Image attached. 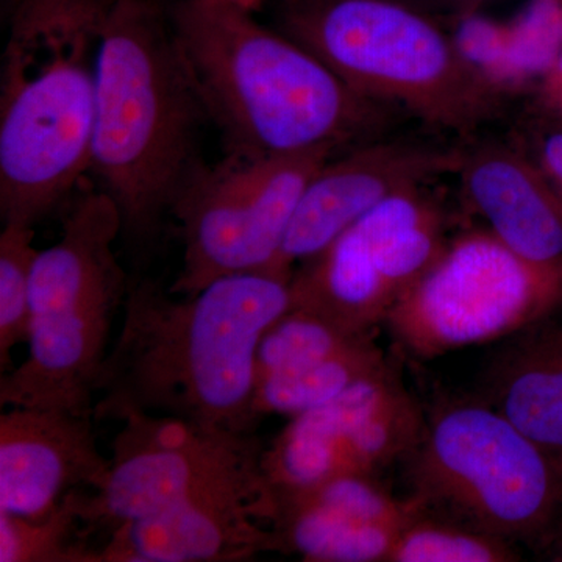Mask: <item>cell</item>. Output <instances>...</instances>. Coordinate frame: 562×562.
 <instances>
[{
  "label": "cell",
  "mask_w": 562,
  "mask_h": 562,
  "mask_svg": "<svg viewBox=\"0 0 562 562\" xmlns=\"http://www.w3.org/2000/svg\"><path fill=\"white\" fill-rule=\"evenodd\" d=\"M94 417L60 408L11 406L0 416V513L46 519L72 492L94 491L110 460Z\"/></svg>",
  "instance_id": "14"
},
{
  "label": "cell",
  "mask_w": 562,
  "mask_h": 562,
  "mask_svg": "<svg viewBox=\"0 0 562 562\" xmlns=\"http://www.w3.org/2000/svg\"><path fill=\"white\" fill-rule=\"evenodd\" d=\"M480 398L562 468V319L514 335L484 372Z\"/></svg>",
  "instance_id": "18"
},
{
  "label": "cell",
  "mask_w": 562,
  "mask_h": 562,
  "mask_svg": "<svg viewBox=\"0 0 562 562\" xmlns=\"http://www.w3.org/2000/svg\"><path fill=\"white\" fill-rule=\"evenodd\" d=\"M335 151H228L216 166L199 165L169 213L183 239V265L169 291L191 295L224 277L272 272L306 184Z\"/></svg>",
  "instance_id": "9"
},
{
  "label": "cell",
  "mask_w": 562,
  "mask_h": 562,
  "mask_svg": "<svg viewBox=\"0 0 562 562\" xmlns=\"http://www.w3.org/2000/svg\"><path fill=\"white\" fill-rule=\"evenodd\" d=\"M169 20L206 116L231 151L338 150L382 125V103L362 98L312 50L255 20L247 3L179 0Z\"/></svg>",
  "instance_id": "2"
},
{
  "label": "cell",
  "mask_w": 562,
  "mask_h": 562,
  "mask_svg": "<svg viewBox=\"0 0 562 562\" xmlns=\"http://www.w3.org/2000/svg\"><path fill=\"white\" fill-rule=\"evenodd\" d=\"M121 424L105 482L76 494L88 532H111L217 492L269 491L261 465L265 446L255 431L150 414H133Z\"/></svg>",
  "instance_id": "10"
},
{
  "label": "cell",
  "mask_w": 562,
  "mask_h": 562,
  "mask_svg": "<svg viewBox=\"0 0 562 562\" xmlns=\"http://www.w3.org/2000/svg\"><path fill=\"white\" fill-rule=\"evenodd\" d=\"M513 542L447 517L422 513L392 549L387 562H512L519 561Z\"/></svg>",
  "instance_id": "21"
},
{
  "label": "cell",
  "mask_w": 562,
  "mask_h": 562,
  "mask_svg": "<svg viewBox=\"0 0 562 562\" xmlns=\"http://www.w3.org/2000/svg\"><path fill=\"white\" fill-rule=\"evenodd\" d=\"M31 225L9 222L0 233V368L11 369V350L29 341L32 273L38 249Z\"/></svg>",
  "instance_id": "22"
},
{
  "label": "cell",
  "mask_w": 562,
  "mask_h": 562,
  "mask_svg": "<svg viewBox=\"0 0 562 562\" xmlns=\"http://www.w3.org/2000/svg\"><path fill=\"white\" fill-rule=\"evenodd\" d=\"M390 368L383 350L373 341V333H366L342 349L295 362L258 380L255 416L258 420L271 414L299 416Z\"/></svg>",
  "instance_id": "19"
},
{
  "label": "cell",
  "mask_w": 562,
  "mask_h": 562,
  "mask_svg": "<svg viewBox=\"0 0 562 562\" xmlns=\"http://www.w3.org/2000/svg\"><path fill=\"white\" fill-rule=\"evenodd\" d=\"M406 5L439 20V18H452V20H465L473 16L476 10L491 0H401Z\"/></svg>",
  "instance_id": "25"
},
{
  "label": "cell",
  "mask_w": 562,
  "mask_h": 562,
  "mask_svg": "<svg viewBox=\"0 0 562 562\" xmlns=\"http://www.w3.org/2000/svg\"><path fill=\"white\" fill-rule=\"evenodd\" d=\"M403 465L425 512L505 541L539 542L562 520L561 465L480 397L436 403Z\"/></svg>",
  "instance_id": "7"
},
{
  "label": "cell",
  "mask_w": 562,
  "mask_h": 562,
  "mask_svg": "<svg viewBox=\"0 0 562 562\" xmlns=\"http://www.w3.org/2000/svg\"><path fill=\"white\" fill-rule=\"evenodd\" d=\"M464 149L412 139L372 140L328 160L306 184L272 273L319 257L355 222L398 192L458 173Z\"/></svg>",
  "instance_id": "13"
},
{
  "label": "cell",
  "mask_w": 562,
  "mask_h": 562,
  "mask_svg": "<svg viewBox=\"0 0 562 562\" xmlns=\"http://www.w3.org/2000/svg\"><path fill=\"white\" fill-rule=\"evenodd\" d=\"M276 20L362 98L432 127L475 131L505 98L438 20L401 0H280Z\"/></svg>",
  "instance_id": "6"
},
{
  "label": "cell",
  "mask_w": 562,
  "mask_h": 562,
  "mask_svg": "<svg viewBox=\"0 0 562 562\" xmlns=\"http://www.w3.org/2000/svg\"><path fill=\"white\" fill-rule=\"evenodd\" d=\"M469 206L525 260L562 262V194L532 155L502 143L464 149L460 171Z\"/></svg>",
  "instance_id": "17"
},
{
  "label": "cell",
  "mask_w": 562,
  "mask_h": 562,
  "mask_svg": "<svg viewBox=\"0 0 562 562\" xmlns=\"http://www.w3.org/2000/svg\"><path fill=\"white\" fill-rule=\"evenodd\" d=\"M271 492L224 491L109 532L95 562H243L279 552Z\"/></svg>",
  "instance_id": "15"
},
{
  "label": "cell",
  "mask_w": 562,
  "mask_h": 562,
  "mask_svg": "<svg viewBox=\"0 0 562 562\" xmlns=\"http://www.w3.org/2000/svg\"><path fill=\"white\" fill-rule=\"evenodd\" d=\"M239 2L247 3V5H250V0H239Z\"/></svg>",
  "instance_id": "27"
},
{
  "label": "cell",
  "mask_w": 562,
  "mask_h": 562,
  "mask_svg": "<svg viewBox=\"0 0 562 562\" xmlns=\"http://www.w3.org/2000/svg\"><path fill=\"white\" fill-rule=\"evenodd\" d=\"M109 2H111V0H109Z\"/></svg>",
  "instance_id": "28"
},
{
  "label": "cell",
  "mask_w": 562,
  "mask_h": 562,
  "mask_svg": "<svg viewBox=\"0 0 562 562\" xmlns=\"http://www.w3.org/2000/svg\"><path fill=\"white\" fill-rule=\"evenodd\" d=\"M157 0H114L101 27L90 172L122 217V235L154 238L188 177L205 120Z\"/></svg>",
  "instance_id": "3"
},
{
  "label": "cell",
  "mask_w": 562,
  "mask_h": 562,
  "mask_svg": "<svg viewBox=\"0 0 562 562\" xmlns=\"http://www.w3.org/2000/svg\"><path fill=\"white\" fill-rule=\"evenodd\" d=\"M122 217L106 192H83L60 239L40 250L32 273L29 353L0 376V405L92 416L111 333L127 297L117 261Z\"/></svg>",
  "instance_id": "5"
},
{
  "label": "cell",
  "mask_w": 562,
  "mask_h": 562,
  "mask_svg": "<svg viewBox=\"0 0 562 562\" xmlns=\"http://www.w3.org/2000/svg\"><path fill=\"white\" fill-rule=\"evenodd\" d=\"M535 106L549 124H562V50L536 81Z\"/></svg>",
  "instance_id": "23"
},
{
  "label": "cell",
  "mask_w": 562,
  "mask_h": 562,
  "mask_svg": "<svg viewBox=\"0 0 562 562\" xmlns=\"http://www.w3.org/2000/svg\"><path fill=\"white\" fill-rule=\"evenodd\" d=\"M562 308V262L525 260L487 228L450 238L384 322L406 357L425 361L513 338Z\"/></svg>",
  "instance_id": "8"
},
{
  "label": "cell",
  "mask_w": 562,
  "mask_h": 562,
  "mask_svg": "<svg viewBox=\"0 0 562 562\" xmlns=\"http://www.w3.org/2000/svg\"><path fill=\"white\" fill-rule=\"evenodd\" d=\"M77 492L46 519L0 513V562H95L98 549L81 532Z\"/></svg>",
  "instance_id": "20"
},
{
  "label": "cell",
  "mask_w": 562,
  "mask_h": 562,
  "mask_svg": "<svg viewBox=\"0 0 562 562\" xmlns=\"http://www.w3.org/2000/svg\"><path fill=\"white\" fill-rule=\"evenodd\" d=\"M425 412L395 368L291 417L265 447L272 501L344 475H376L405 461L419 442Z\"/></svg>",
  "instance_id": "12"
},
{
  "label": "cell",
  "mask_w": 562,
  "mask_h": 562,
  "mask_svg": "<svg viewBox=\"0 0 562 562\" xmlns=\"http://www.w3.org/2000/svg\"><path fill=\"white\" fill-rule=\"evenodd\" d=\"M449 241L446 211L427 187L398 192L295 269L291 308L373 333Z\"/></svg>",
  "instance_id": "11"
},
{
  "label": "cell",
  "mask_w": 562,
  "mask_h": 562,
  "mask_svg": "<svg viewBox=\"0 0 562 562\" xmlns=\"http://www.w3.org/2000/svg\"><path fill=\"white\" fill-rule=\"evenodd\" d=\"M291 279L236 273L191 295L131 279L120 333L95 387L94 420L150 414L257 431L258 346L291 308Z\"/></svg>",
  "instance_id": "1"
},
{
  "label": "cell",
  "mask_w": 562,
  "mask_h": 562,
  "mask_svg": "<svg viewBox=\"0 0 562 562\" xmlns=\"http://www.w3.org/2000/svg\"><path fill=\"white\" fill-rule=\"evenodd\" d=\"M535 546L547 560L562 561V520Z\"/></svg>",
  "instance_id": "26"
},
{
  "label": "cell",
  "mask_w": 562,
  "mask_h": 562,
  "mask_svg": "<svg viewBox=\"0 0 562 562\" xmlns=\"http://www.w3.org/2000/svg\"><path fill=\"white\" fill-rule=\"evenodd\" d=\"M536 162L562 194V124H549L535 143Z\"/></svg>",
  "instance_id": "24"
},
{
  "label": "cell",
  "mask_w": 562,
  "mask_h": 562,
  "mask_svg": "<svg viewBox=\"0 0 562 562\" xmlns=\"http://www.w3.org/2000/svg\"><path fill=\"white\" fill-rule=\"evenodd\" d=\"M382 482L344 475L273 498L279 553L310 562H387L408 525L395 524Z\"/></svg>",
  "instance_id": "16"
},
{
  "label": "cell",
  "mask_w": 562,
  "mask_h": 562,
  "mask_svg": "<svg viewBox=\"0 0 562 562\" xmlns=\"http://www.w3.org/2000/svg\"><path fill=\"white\" fill-rule=\"evenodd\" d=\"M114 0H14L0 77V216L35 227L90 171L99 40Z\"/></svg>",
  "instance_id": "4"
}]
</instances>
